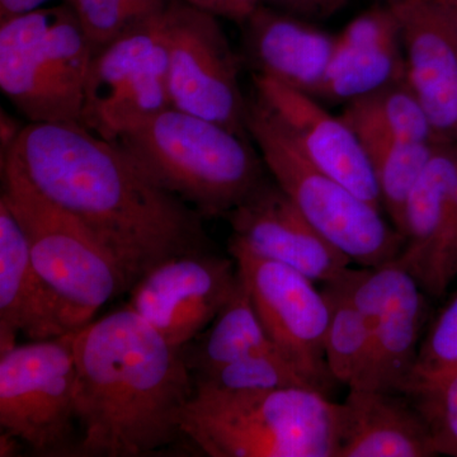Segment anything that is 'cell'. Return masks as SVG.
Here are the masks:
<instances>
[{
	"instance_id": "6da1fadb",
	"label": "cell",
	"mask_w": 457,
	"mask_h": 457,
	"mask_svg": "<svg viewBox=\"0 0 457 457\" xmlns=\"http://www.w3.org/2000/svg\"><path fill=\"white\" fill-rule=\"evenodd\" d=\"M4 161L88 228L121 270L128 291L165 261L212 251L196 210L82 123L29 122Z\"/></svg>"
},
{
	"instance_id": "7a4b0ae2",
	"label": "cell",
	"mask_w": 457,
	"mask_h": 457,
	"mask_svg": "<svg viewBox=\"0 0 457 457\" xmlns=\"http://www.w3.org/2000/svg\"><path fill=\"white\" fill-rule=\"evenodd\" d=\"M83 456L137 457L182 437L195 392L182 350L126 306L74 332Z\"/></svg>"
},
{
	"instance_id": "3957f363",
	"label": "cell",
	"mask_w": 457,
	"mask_h": 457,
	"mask_svg": "<svg viewBox=\"0 0 457 457\" xmlns=\"http://www.w3.org/2000/svg\"><path fill=\"white\" fill-rule=\"evenodd\" d=\"M113 143L203 218H227L269 179L253 140L179 108L129 129Z\"/></svg>"
},
{
	"instance_id": "277c9868",
	"label": "cell",
	"mask_w": 457,
	"mask_h": 457,
	"mask_svg": "<svg viewBox=\"0 0 457 457\" xmlns=\"http://www.w3.org/2000/svg\"><path fill=\"white\" fill-rule=\"evenodd\" d=\"M180 428L212 457H336L341 403L311 387L228 393L195 385Z\"/></svg>"
},
{
	"instance_id": "5b68a950",
	"label": "cell",
	"mask_w": 457,
	"mask_h": 457,
	"mask_svg": "<svg viewBox=\"0 0 457 457\" xmlns=\"http://www.w3.org/2000/svg\"><path fill=\"white\" fill-rule=\"evenodd\" d=\"M2 198L22 227L29 255L66 333L77 332L112 297L128 291L121 270L77 219L2 162Z\"/></svg>"
},
{
	"instance_id": "8992f818",
	"label": "cell",
	"mask_w": 457,
	"mask_h": 457,
	"mask_svg": "<svg viewBox=\"0 0 457 457\" xmlns=\"http://www.w3.org/2000/svg\"><path fill=\"white\" fill-rule=\"evenodd\" d=\"M248 132L272 179L330 245L365 269L398 260L404 239L383 210L315 167L257 96L249 101Z\"/></svg>"
},
{
	"instance_id": "52a82bcc",
	"label": "cell",
	"mask_w": 457,
	"mask_h": 457,
	"mask_svg": "<svg viewBox=\"0 0 457 457\" xmlns=\"http://www.w3.org/2000/svg\"><path fill=\"white\" fill-rule=\"evenodd\" d=\"M0 25V89L29 122H80L96 55L71 4Z\"/></svg>"
},
{
	"instance_id": "ba28073f",
	"label": "cell",
	"mask_w": 457,
	"mask_h": 457,
	"mask_svg": "<svg viewBox=\"0 0 457 457\" xmlns=\"http://www.w3.org/2000/svg\"><path fill=\"white\" fill-rule=\"evenodd\" d=\"M170 107L164 8L93 57L79 123L113 141Z\"/></svg>"
},
{
	"instance_id": "9c48e42d",
	"label": "cell",
	"mask_w": 457,
	"mask_h": 457,
	"mask_svg": "<svg viewBox=\"0 0 457 457\" xmlns=\"http://www.w3.org/2000/svg\"><path fill=\"white\" fill-rule=\"evenodd\" d=\"M74 332L0 353V426L41 455L73 447Z\"/></svg>"
},
{
	"instance_id": "30bf717a",
	"label": "cell",
	"mask_w": 457,
	"mask_h": 457,
	"mask_svg": "<svg viewBox=\"0 0 457 457\" xmlns=\"http://www.w3.org/2000/svg\"><path fill=\"white\" fill-rule=\"evenodd\" d=\"M216 17L186 0H170L165 7L171 107L251 139L239 57Z\"/></svg>"
},
{
	"instance_id": "8fae6325",
	"label": "cell",
	"mask_w": 457,
	"mask_h": 457,
	"mask_svg": "<svg viewBox=\"0 0 457 457\" xmlns=\"http://www.w3.org/2000/svg\"><path fill=\"white\" fill-rule=\"evenodd\" d=\"M337 282L371 332L368 368L351 389L403 393L416 369L429 318L428 295L399 260L351 269Z\"/></svg>"
},
{
	"instance_id": "7c38bea8",
	"label": "cell",
	"mask_w": 457,
	"mask_h": 457,
	"mask_svg": "<svg viewBox=\"0 0 457 457\" xmlns=\"http://www.w3.org/2000/svg\"><path fill=\"white\" fill-rule=\"evenodd\" d=\"M228 253L270 342L328 395L337 381L324 352L330 309L323 290L299 270L252 253L233 240Z\"/></svg>"
},
{
	"instance_id": "4fadbf2b",
	"label": "cell",
	"mask_w": 457,
	"mask_h": 457,
	"mask_svg": "<svg viewBox=\"0 0 457 457\" xmlns=\"http://www.w3.org/2000/svg\"><path fill=\"white\" fill-rule=\"evenodd\" d=\"M237 282L233 257L212 251L180 255L159 264L132 286L128 306L180 350L215 320L236 293Z\"/></svg>"
},
{
	"instance_id": "5bb4252c",
	"label": "cell",
	"mask_w": 457,
	"mask_h": 457,
	"mask_svg": "<svg viewBox=\"0 0 457 457\" xmlns=\"http://www.w3.org/2000/svg\"><path fill=\"white\" fill-rule=\"evenodd\" d=\"M225 219L231 227L228 240L314 282L338 281L353 264L315 230L273 179L264 180Z\"/></svg>"
},
{
	"instance_id": "9a60e30c",
	"label": "cell",
	"mask_w": 457,
	"mask_h": 457,
	"mask_svg": "<svg viewBox=\"0 0 457 457\" xmlns=\"http://www.w3.org/2000/svg\"><path fill=\"white\" fill-rule=\"evenodd\" d=\"M255 96L281 120L319 170L383 210L380 191L359 135L342 116H333L321 102L263 75H253Z\"/></svg>"
},
{
	"instance_id": "2e32d148",
	"label": "cell",
	"mask_w": 457,
	"mask_h": 457,
	"mask_svg": "<svg viewBox=\"0 0 457 457\" xmlns=\"http://www.w3.org/2000/svg\"><path fill=\"white\" fill-rule=\"evenodd\" d=\"M402 32L405 80L440 143L457 137V26L435 0H390Z\"/></svg>"
},
{
	"instance_id": "e0dca14e",
	"label": "cell",
	"mask_w": 457,
	"mask_h": 457,
	"mask_svg": "<svg viewBox=\"0 0 457 457\" xmlns=\"http://www.w3.org/2000/svg\"><path fill=\"white\" fill-rule=\"evenodd\" d=\"M404 79L402 32L389 3L363 12L337 36L323 82L312 97L319 102L348 104Z\"/></svg>"
},
{
	"instance_id": "ac0fdd59",
	"label": "cell",
	"mask_w": 457,
	"mask_h": 457,
	"mask_svg": "<svg viewBox=\"0 0 457 457\" xmlns=\"http://www.w3.org/2000/svg\"><path fill=\"white\" fill-rule=\"evenodd\" d=\"M243 25L246 59L254 74L312 96L323 82L337 36L311 21L262 4Z\"/></svg>"
},
{
	"instance_id": "d6986e66",
	"label": "cell",
	"mask_w": 457,
	"mask_h": 457,
	"mask_svg": "<svg viewBox=\"0 0 457 457\" xmlns=\"http://www.w3.org/2000/svg\"><path fill=\"white\" fill-rule=\"evenodd\" d=\"M426 423L405 394L350 389L341 403L336 457H436Z\"/></svg>"
},
{
	"instance_id": "ffe728a7",
	"label": "cell",
	"mask_w": 457,
	"mask_h": 457,
	"mask_svg": "<svg viewBox=\"0 0 457 457\" xmlns=\"http://www.w3.org/2000/svg\"><path fill=\"white\" fill-rule=\"evenodd\" d=\"M29 341L68 335L49 291L33 267L22 227L0 197V353Z\"/></svg>"
},
{
	"instance_id": "44dd1931",
	"label": "cell",
	"mask_w": 457,
	"mask_h": 457,
	"mask_svg": "<svg viewBox=\"0 0 457 457\" xmlns=\"http://www.w3.org/2000/svg\"><path fill=\"white\" fill-rule=\"evenodd\" d=\"M457 185V144L438 143L409 192L403 215L400 263L425 287Z\"/></svg>"
},
{
	"instance_id": "7402d4cb",
	"label": "cell",
	"mask_w": 457,
	"mask_h": 457,
	"mask_svg": "<svg viewBox=\"0 0 457 457\" xmlns=\"http://www.w3.org/2000/svg\"><path fill=\"white\" fill-rule=\"evenodd\" d=\"M198 337L200 342L195 345L191 356L183 354L192 374L218 368L257 352L278 350L262 326L240 276L236 293Z\"/></svg>"
},
{
	"instance_id": "603a6c76",
	"label": "cell",
	"mask_w": 457,
	"mask_h": 457,
	"mask_svg": "<svg viewBox=\"0 0 457 457\" xmlns=\"http://www.w3.org/2000/svg\"><path fill=\"white\" fill-rule=\"evenodd\" d=\"M341 116L357 134L386 135L411 143H440L425 108L405 79L348 102Z\"/></svg>"
},
{
	"instance_id": "cb8c5ba5",
	"label": "cell",
	"mask_w": 457,
	"mask_h": 457,
	"mask_svg": "<svg viewBox=\"0 0 457 457\" xmlns=\"http://www.w3.org/2000/svg\"><path fill=\"white\" fill-rule=\"evenodd\" d=\"M357 135L374 170L383 210L389 215L394 228L402 234L403 215L409 192L420 179L438 143H411L370 132Z\"/></svg>"
},
{
	"instance_id": "d4e9b609",
	"label": "cell",
	"mask_w": 457,
	"mask_h": 457,
	"mask_svg": "<svg viewBox=\"0 0 457 457\" xmlns=\"http://www.w3.org/2000/svg\"><path fill=\"white\" fill-rule=\"evenodd\" d=\"M323 293L330 309L324 338L328 369L337 383L351 389L368 368L371 332L362 312L338 282L324 285Z\"/></svg>"
},
{
	"instance_id": "484cf974",
	"label": "cell",
	"mask_w": 457,
	"mask_h": 457,
	"mask_svg": "<svg viewBox=\"0 0 457 457\" xmlns=\"http://www.w3.org/2000/svg\"><path fill=\"white\" fill-rule=\"evenodd\" d=\"M192 376L196 386L212 387L228 393L269 392L286 387H311L318 390L278 350L257 352Z\"/></svg>"
},
{
	"instance_id": "4316f807",
	"label": "cell",
	"mask_w": 457,
	"mask_h": 457,
	"mask_svg": "<svg viewBox=\"0 0 457 457\" xmlns=\"http://www.w3.org/2000/svg\"><path fill=\"white\" fill-rule=\"evenodd\" d=\"M402 394L422 417L438 456L457 457V369L413 375Z\"/></svg>"
},
{
	"instance_id": "83f0119b",
	"label": "cell",
	"mask_w": 457,
	"mask_h": 457,
	"mask_svg": "<svg viewBox=\"0 0 457 457\" xmlns=\"http://www.w3.org/2000/svg\"><path fill=\"white\" fill-rule=\"evenodd\" d=\"M453 369H457V291L427 328L413 375Z\"/></svg>"
},
{
	"instance_id": "f1b7e54d",
	"label": "cell",
	"mask_w": 457,
	"mask_h": 457,
	"mask_svg": "<svg viewBox=\"0 0 457 457\" xmlns=\"http://www.w3.org/2000/svg\"><path fill=\"white\" fill-rule=\"evenodd\" d=\"M96 54L134 26L122 0H69Z\"/></svg>"
},
{
	"instance_id": "f546056e",
	"label": "cell",
	"mask_w": 457,
	"mask_h": 457,
	"mask_svg": "<svg viewBox=\"0 0 457 457\" xmlns=\"http://www.w3.org/2000/svg\"><path fill=\"white\" fill-rule=\"evenodd\" d=\"M457 278V185L451 201L449 213L445 222L444 231L435 261H433L431 273L427 279L425 293L429 297L444 296L447 288Z\"/></svg>"
},
{
	"instance_id": "4dcf8cb0",
	"label": "cell",
	"mask_w": 457,
	"mask_h": 457,
	"mask_svg": "<svg viewBox=\"0 0 457 457\" xmlns=\"http://www.w3.org/2000/svg\"><path fill=\"white\" fill-rule=\"evenodd\" d=\"M347 3L348 0H263V4L311 22L335 16Z\"/></svg>"
},
{
	"instance_id": "1f68e13d",
	"label": "cell",
	"mask_w": 457,
	"mask_h": 457,
	"mask_svg": "<svg viewBox=\"0 0 457 457\" xmlns=\"http://www.w3.org/2000/svg\"><path fill=\"white\" fill-rule=\"evenodd\" d=\"M262 4L263 0H219L215 14L243 23Z\"/></svg>"
},
{
	"instance_id": "d6a6232c",
	"label": "cell",
	"mask_w": 457,
	"mask_h": 457,
	"mask_svg": "<svg viewBox=\"0 0 457 457\" xmlns=\"http://www.w3.org/2000/svg\"><path fill=\"white\" fill-rule=\"evenodd\" d=\"M47 2L50 0H0V22L40 9Z\"/></svg>"
},
{
	"instance_id": "836d02e7",
	"label": "cell",
	"mask_w": 457,
	"mask_h": 457,
	"mask_svg": "<svg viewBox=\"0 0 457 457\" xmlns=\"http://www.w3.org/2000/svg\"><path fill=\"white\" fill-rule=\"evenodd\" d=\"M135 22L153 16L165 8L170 0H122Z\"/></svg>"
},
{
	"instance_id": "e575fe53",
	"label": "cell",
	"mask_w": 457,
	"mask_h": 457,
	"mask_svg": "<svg viewBox=\"0 0 457 457\" xmlns=\"http://www.w3.org/2000/svg\"><path fill=\"white\" fill-rule=\"evenodd\" d=\"M22 128L18 126L16 120L12 119L8 113L2 110L0 116V144H2V156H4L13 146L14 141L17 140L18 135L22 131Z\"/></svg>"
},
{
	"instance_id": "d590c367",
	"label": "cell",
	"mask_w": 457,
	"mask_h": 457,
	"mask_svg": "<svg viewBox=\"0 0 457 457\" xmlns=\"http://www.w3.org/2000/svg\"><path fill=\"white\" fill-rule=\"evenodd\" d=\"M20 438L12 433L2 431L0 435V456L9 457L16 456L20 451Z\"/></svg>"
},
{
	"instance_id": "8d00e7d4",
	"label": "cell",
	"mask_w": 457,
	"mask_h": 457,
	"mask_svg": "<svg viewBox=\"0 0 457 457\" xmlns=\"http://www.w3.org/2000/svg\"><path fill=\"white\" fill-rule=\"evenodd\" d=\"M435 2L449 14L457 26V0H435Z\"/></svg>"
},
{
	"instance_id": "74e56055",
	"label": "cell",
	"mask_w": 457,
	"mask_h": 457,
	"mask_svg": "<svg viewBox=\"0 0 457 457\" xmlns=\"http://www.w3.org/2000/svg\"><path fill=\"white\" fill-rule=\"evenodd\" d=\"M189 4L196 5L198 8L206 9V11L216 13V8H218L219 0H186Z\"/></svg>"
},
{
	"instance_id": "f35d334b",
	"label": "cell",
	"mask_w": 457,
	"mask_h": 457,
	"mask_svg": "<svg viewBox=\"0 0 457 457\" xmlns=\"http://www.w3.org/2000/svg\"><path fill=\"white\" fill-rule=\"evenodd\" d=\"M456 144H457V137H456Z\"/></svg>"
}]
</instances>
